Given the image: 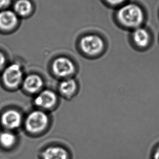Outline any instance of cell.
<instances>
[{
  "label": "cell",
  "mask_w": 159,
  "mask_h": 159,
  "mask_svg": "<svg viewBox=\"0 0 159 159\" xmlns=\"http://www.w3.org/2000/svg\"><path fill=\"white\" fill-rule=\"evenodd\" d=\"M117 18L123 26L135 30L141 26L145 16L141 7L131 3L122 5L119 8L117 11Z\"/></svg>",
  "instance_id": "6da1fadb"
},
{
  "label": "cell",
  "mask_w": 159,
  "mask_h": 159,
  "mask_svg": "<svg viewBox=\"0 0 159 159\" xmlns=\"http://www.w3.org/2000/svg\"><path fill=\"white\" fill-rule=\"evenodd\" d=\"M80 47L85 54L91 56L99 55L104 51L105 43L100 36L90 34L84 35L80 41Z\"/></svg>",
  "instance_id": "7a4b0ae2"
},
{
  "label": "cell",
  "mask_w": 159,
  "mask_h": 159,
  "mask_svg": "<svg viewBox=\"0 0 159 159\" xmlns=\"http://www.w3.org/2000/svg\"><path fill=\"white\" fill-rule=\"evenodd\" d=\"M48 122L49 119L46 113L40 111H34L27 117L25 127L30 133H40L47 127Z\"/></svg>",
  "instance_id": "3957f363"
},
{
  "label": "cell",
  "mask_w": 159,
  "mask_h": 159,
  "mask_svg": "<svg viewBox=\"0 0 159 159\" xmlns=\"http://www.w3.org/2000/svg\"><path fill=\"white\" fill-rule=\"evenodd\" d=\"M3 80L5 84L9 88H16L22 80L21 68L18 64L13 63L5 69L3 74Z\"/></svg>",
  "instance_id": "277c9868"
},
{
  "label": "cell",
  "mask_w": 159,
  "mask_h": 159,
  "mask_svg": "<svg viewBox=\"0 0 159 159\" xmlns=\"http://www.w3.org/2000/svg\"><path fill=\"white\" fill-rule=\"evenodd\" d=\"M52 69L56 75L60 77H67L74 73L75 67L73 62L66 57L58 58L52 64Z\"/></svg>",
  "instance_id": "5b68a950"
},
{
  "label": "cell",
  "mask_w": 159,
  "mask_h": 159,
  "mask_svg": "<svg viewBox=\"0 0 159 159\" xmlns=\"http://www.w3.org/2000/svg\"><path fill=\"white\" fill-rule=\"evenodd\" d=\"M21 119V116L17 111L8 110L3 113L1 117V122L5 128L14 129L20 126Z\"/></svg>",
  "instance_id": "8992f818"
},
{
  "label": "cell",
  "mask_w": 159,
  "mask_h": 159,
  "mask_svg": "<svg viewBox=\"0 0 159 159\" xmlns=\"http://www.w3.org/2000/svg\"><path fill=\"white\" fill-rule=\"evenodd\" d=\"M57 100L55 93L50 90H45L35 98L34 102L39 107L44 108H50L54 106Z\"/></svg>",
  "instance_id": "52a82bcc"
},
{
  "label": "cell",
  "mask_w": 159,
  "mask_h": 159,
  "mask_svg": "<svg viewBox=\"0 0 159 159\" xmlns=\"http://www.w3.org/2000/svg\"><path fill=\"white\" fill-rule=\"evenodd\" d=\"M132 38L134 44L139 48H145L150 43V34L146 29L142 27L134 30Z\"/></svg>",
  "instance_id": "ba28073f"
},
{
  "label": "cell",
  "mask_w": 159,
  "mask_h": 159,
  "mask_svg": "<svg viewBox=\"0 0 159 159\" xmlns=\"http://www.w3.org/2000/svg\"><path fill=\"white\" fill-rule=\"evenodd\" d=\"M18 21L16 14L9 10L0 12V28L3 30H10L16 26Z\"/></svg>",
  "instance_id": "9c48e42d"
},
{
  "label": "cell",
  "mask_w": 159,
  "mask_h": 159,
  "mask_svg": "<svg viewBox=\"0 0 159 159\" xmlns=\"http://www.w3.org/2000/svg\"><path fill=\"white\" fill-rule=\"evenodd\" d=\"M43 82L42 78L37 75L27 76L23 83V87L29 93H35L42 87Z\"/></svg>",
  "instance_id": "30bf717a"
},
{
  "label": "cell",
  "mask_w": 159,
  "mask_h": 159,
  "mask_svg": "<svg viewBox=\"0 0 159 159\" xmlns=\"http://www.w3.org/2000/svg\"><path fill=\"white\" fill-rule=\"evenodd\" d=\"M43 159H68L69 155L65 149L53 146L47 148L43 152Z\"/></svg>",
  "instance_id": "8fae6325"
},
{
  "label": "cell",
  "mask_w": 159,
  "mask_h": 159,
  "mask_svg": "<svg viewBox=\"0 0 159 159\" xmlns=\"http://www.w3.org/2000/svg\"><path fill=\"white\" fill-rule=\"evenodd\" d=\"M61 93L62 94L70 97L75 94L77 91V84L75 80L68 79L61 82L59 86Z\"/></svg>",
  "instance_id": "7c38bea8"
},
{
  "label": "cell",
  "mask_w": 159,
  "mask_h": 159,
  "mask_svg": "<svg viewBox=\"0 0 159 159\" xmlns=\"http://www.w3.org/2000/svg\"><path fill=\"white\" fill-rule=\"evenodd\" d=\"M32 9V6L29 0H18L14 5V10L19 16H27Z\"/></svg>",
  "instance_id": "4fadbf2b"
},
{
  "label": "cell",
  "mask_w": 159,
  "mask_h": 159,
  "mask_svg": "<svg viewBox=\"0 0 159 159\" xmlns=\"http://www.w3.org/2000/svg\"><path fill=\"white\" fill-rule=\"evenodd\" d=\"M16 142V136L13 133L6 131L0 134V143L4 147H11Z\"/></svg>",
  "instance_id": "5bb4252c"
},
{
  "label": "cell",
  "mask_w": 159,
  "mask_h": 159,
  "mask_svg": "<svg viewBox=\"0 0 159 159\" xmlns=\"http://www.w3.org/2000/svg\"><path fill=\"white\" fill-rule=\"evenodd\" d=\"M108 5L112 6H118L124 5V3L126 0H105Z\"/></svg>",
  "instance_id": "9a60e30c"
},
{
  "label": "cell",
  "mask_w": 159,
  "mask_h": 159,
  "mask_svg": "<svg viewBox=\"0 0 159 159\" xmlns=\"http://www.w3.org/2000/svg\"><path fill=\"white\" fill-rule=\"evenodd\" d=\"M11 0H0V8L7 7L10 4Z\"/></svg>",
  "instance_id": "2e32d148"
},
{
  "label": "cell",
  "mask_w": 159,
  "mask_h": 159,
  "mask_svg": "<svg viewBox=\"0 0 159 159\" xmlns=\"http://www.w3.org/2000/svg\"><path fill=\"white\" fill-rule=\"evenodd\" d=\"M152 159H159V145L157 146L153 152Z\"/></svg>",
  "instance_id": "e0dca14e"
},
{
  "label": "cell",
  "mask_w": 159,
  "mask_h": 159,
  "mask_svg": "<svg viewBox=\"0 0 159 159\" xmlns=\"http://www.w3.org/2000/svg\"><path fill=\"white\" fill-rule=\"evenodd\" d=\"M5 61L6 60H5V56L0 52V70L2 69L3 66H4Z\"/></svg>",
  "instance_id": "ac0fdd59"
}]
</instances>
